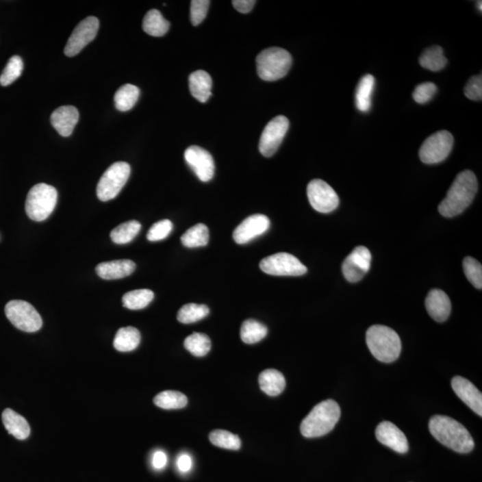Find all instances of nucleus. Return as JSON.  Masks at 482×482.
Returning a JSON list of instances; mask_svg holds the SVG:
<instances>
[{
  "label": "nucleus",
  "mask_w": 482,
  "mask_h": 482,
  "mask_svg": "<svg viewBox=\"0 0 482 482\" xmlns=\"http://www.w3.org/2000/svg\"><path fill=\"white\" fill-rule=\"evenodd\" d=\"M478 181L474 173L466 170L455 177L446 198L439 205V212L445 217H455L462 214L474 199Z\"/></svg>",
  "instance_id": "obj_1"
},
{
  "label": "nucleus",
  "mask_w": 482,
  "mask_h": 482,
  "mask_svg": "<svg viewBox=\"0 0 482 482\" xmlns=\"http://www.w3.org/2000/svg\"><path fill=\"white\" fill-rule=\"evenodd\" d=\"M429 429L437 442L452 451L467 454L474 448V442L470 432L451 417L434 416L429 422Z\"/></svg>",
  "instance_id": "obj_2"
},
{
  "label": "nucleus",
  "mask_w": 482,
  "mask_h": 482,
  "mask_svg": "<svg viewBox=\"0 0 482 482\" xmlns=\"http://www.w3.org/2000/svg\"><path fill=\"white\" fill-rule=\"evenodd\" d=\"M340 407L332 399L319 403L305 417L301 425V431L305 437L325 436L333 430L340 418Z\"/></svg>",
  "instance_id": "obj_3"
},
{
  "label": "nucleus",
  "mask_w": 482,
  "mask_h": 482,
  "mask_svg": "<svg viewBox=\"0 0 482 482\" xmlns=\"http://www.w3.org/2000/svg\"><path fill=\"white\" fill-rule=\"evenodd\" d=\"M366 343L373 357L382 363H392L401 353V338L388 326H371L366 332Z\"/></svg>",
  "instance_id": "obj_4"
},
{
  "label": "nucleus",
  "mask_w": 482,
  "mask_h": 482,
  "mask_svg": "<svg viewBox=\"0 0 482 482\" xmlns=\"http://www.w3.org/2000/svg\"><path fill=\"white\" fill-rule=\"evenodd\" d=\"M255 61L258 75L266 81H275L285 77L292 66V55L281 48L264 49Z\"/></svg>",
  "instance_id": "obj_5"
},
{
  "label": "nucleus",
  "mask_w": 482,
  "mask_h": 482,
  "mask_svg": "<svg viewBox=\"0 0 482 482\" xmlns=\"http://www.w3.org/2000/svg\"><path fill=\"white\" fill-rule=\"evenodd\" d=\"M57 202L58 191L54 187L46 183L35 185L26 199V214L34 221H44L54 211Z\"/></svg>",
  "instance_id": "obj_6"
},
{
  "label": "nucleus",
  "mask_w": 482,
  "mask_h": 482,
  "mask_svg": "<svg viewBox=\"0 0 482 482\" xmlns=\"http://www.w3.org/2000/svg\"><path fill=\"white\" fill-rule=\"evenodd\" d=\"M130 175V164L125 162H116L112 164L99 180L97 187L98 198L104 202L116 198L125 187Z\"/></svg>",
  "instance_id": "obj_7"
},
{
  "label": "nucleus",
  "mask_w": 482,
  "mask_h": 482,
  "mask_svg": "<svg viewBox=\"0 0 482 482\" xmlns=\"http://www.w3.org/2000/svg\"><path fill=\"white\" fill-rule=\"evenodd\" d=\"M5 312L12 325L21 331L35 332L42 327V319L30 303L12 301L5 305Z\"/></svg>",
  "instance_id": "obj_8"
},
{
  "label": "nucleus",
  "mask_w": 482,
  "mask_h": 482,
  "mask_svg": "<svg viewBox=\"0 0 482 482\" xmlns=\"http://www.w3.org/2000/svg\"><path fill=\"white\" fill-rule=\"evenodd\" d=\"M454 145V137L448 131L435 132L422 143L419 151L422 163L434 164L440 163L448 157Z\"/></svg>",
  "instance_id": "obj_9"
},
{
  "label": "nucleus",
  "mask_w": 482,
  "mask_h": 482,
  "mask_svg": "<svg viewBox=\"0 0 482 482\" xmlns=\"http://www.w3.org/2000/svg\"><path fill=\"white\" fill-rule=\"evenodd\" d=\"M259 266L262 272L275 276H301L307 272V267L289 253H277L264 258Z\"/></svg>",
  "instance_id": "obj_10"
},
{
  "label": "nucleus",
  "mask_w": 482,
  "mask_h": 482,
  "mask_svg": "<svg viewBox=\"0 0 482 482\" xmlns=\"http://www.w3.org/2000/svg\"><path fill=\"white\" fill-rule=\"evenodd\" d=\"M289 126V120L283 116H276L267 123L259 142V151L264 157H270L275 154L286 136Z\"/></svg>",
  "instance_id": "obj_11"
},
{
  "label": "nucleus",
  "mask_w": 482,
  "mask_h": 482,
  "mask_svg": "<svg viewBox=\"0 0 482 482\" xmlns=\"http://www.w3.org/2000/svg\"><path fill=\"white\" fill-rule=\"evenodd\" d=\"M307 196L312 207L320 213H331L339 207L340 199L337 193L327 182L318 179L308 184Z\"/></svg>",
  "instance_id": "obj_12"
},
{
  "label": "nucleus",
  "mask_w": 482,
  "mask_h": 482,
  "mask_svg": "<svg viewBox=\"0 0 482 482\" xmlns=\"http://www.w3.org/2000/svg\"><path fill=\"white\" fill-rule=\"evenodd\" d=\"M99 28V21L95 16H89L82 20L67 41L64 54L67 57H75L82 49L95 39Z\"/></svg>",
  "instance_id": "obj_13"
},
{
  "label": "nucleus",
  "mask_w": 482,
  "mask_h": 482,
  "mask_svg": "<svg viewBox=\"0 0 482 482\" xmlns=\"http://www.w3.org/2000/svg\"><path fill=\"white\" fill-rule=\"evenodd\" d=\"M372 255L366 246L355 248L342 264V272L346 280L355 283L362 280L371 267Z\"/></svg>",
  "instance_id": "obj_14"
},
{
  "label": "nucleus",
  "mask_w": 482,
  "mask_h": 482,
  "mask_svg": "<svg viewBox=\"0 0 482 482\" xmlns=\"http://www.w3.org/2000/svg\"><path fill=\"white\" fill-rule=\"evenodd\" d=\"M184 158L199 180L207 182L214 175V162L212 155L199 146H190L184 153Z\"/></svg>",
  "instance_id": "obj_15"
},
{
  "label": "nucleus",
  "mask_w": 482,
  "mask_h": 482,
  "mask_svg": "<svg viewBox=\"0 0 482 482\" xmlns=\"http://www.w3.org/2000/svg\"><path fill=\"white\" fill-rule=\"evenodd\" d=\"M270 228V220L264 214H254L240 223L233 231V240L238 244L249 243Z\"/></svg>",
  "instance_id": "obj_16"
},
{
  "label": "nucleus",
  "mask_w": 482,
  "mask_h": 482,
  "mask_svg": "<svg viewBox=\"0 0 482 482\" xmlns=\"http://www.w3.org/2000/svg\"><path fill=\"white\" fill-rule=\"evenodd\" d=\"M375 435L379 442L399 454H405L409 449L404 432L392 422H381L376 428Z\"/></svg>",
  "instance_id": "obj_17"
},
{
  "label": "nucleus",
  "mask_w": 482,
  "mask_h": 482,
  "mask_svg": "<svg viewBox=\"0 0 482 482\" xmlns=\"http://www.w3.org/2000/svg\"><path fill=\"white\" fill-rule=\"evenodd\" d=\"M452 389L455 395L462 401L464 404L468 405L470 408L477 414L479 416H482V395L480 390L477 389L467 379L455 376L452 379Z\"/></svg>",
  "instance_id": "obj_18"
},
{
  "label": "nucleus",
  "mask_w": 482,
  "mask_h": 482,
  "mask_svg": "<svg viewBox=\"0 0 482 482\" xmlns=\"http://www.w3.org/2000/svg\"><path fill=\"white\" fill-rule=\"evenodd\" d=\"M425 307L431 318L436 322H445L451 316V299L443 290H431L426 298Z\"/></svg>",
  "instance_id": "obj_19"
},
{
  "label": "nucleus",
  "mask_w": 482,
  "mask_h": 482,
  "mask_svg": "<svg viewBox=\"0 0 482 482\" xmlns=\"http://www.w3.org/2000/svg\"><path fill=\"white\" fill-rule=\"evenodd\" d=\"M51 120L53 127L61 136L69 137L77 125L79 112L73 105H63L53 112Z\"/></svg>",
  "instance_id": "obj_20"
},
{
  "label": "nucleus",
  "mask_w": 482,
  "mask_h": 482,
  "mask_svg": "<svg viewBox=\"0 0 482 482\" xmlns=\"http://www.w3.org/2000/svg\"><path fill=\"white\" fill-rule=\"evenodd\" d=\"M136 264L131 260L104 262L96 267L99 277L104 280H117L127 277L134 272Z\"/></svg>",
  "instance_id": "obj_21"
},
{
  "label": "nucleus",
  "mask_w": 482,
  "mask_h": 482,
  "mask_svg": "<svg viewBox=\"0 0 482 482\" xmlns=\"http://www.w3.org/2000/svg\"><path fill=\"white\" fill-rule=\"evenodd\" d=\"M189 85L191 95L199 102L205 103L212 96L213 81L205 71L199 70L191 73Z\"/></svg>",
  "instance_id": "obj_22"
},
{
  "label": "nucleus",
  "mask_w": 482,
  "mask_h": 482,
  "mask_svg": "<svg viewBox=\"0 0 482 482\" xmlns=\"http://www.w3.org/2000/svg\"><path fill=\"white\" fill-rule=\"evenodd\" d=\"M2 421L8 433L13 435L17 440L27 439L31 433L30 425L25 417L8 408L2 414Z\"/></svg>",
  "instance_id": "obj_23"
},
{
  "label": "nucleus",
  "mask_w": 482,
  "mask_h": 482,
  "mask_svg": "<svg viewBox=\"0 0 482 482\" xmlns=\"http://www.w3.org/2000/svg\"><path fill=\"white\" fill-rule=\"evenodd\" d=\"M258 381L262 392L270 396L280 395L286 387L283 375L275 369L264 370L260 373Z\"/></svg>",
  "instance_id": "obj_24"
},
{
  "label": "nucleus",
  "mask_w": 482,
  "mask_h": 482,
  "mask_svg": "<svg viewBox=\"0 0 482 482\" xmlns=\"http://www.w3.org/2000/svg\"><path fill=\"white\" fill-rule=\"evenodd\" d=\"M375 79L371 75L361 78L355 91V105L360 112L366 113L371 110L372 96L375 90Z\"/></svg>",
  "instance_id": "obj_25"
},
{
  "label": "nucleus",
  "mask_w": 482,
  "mask_h": 482,
  "mask_svg": "<svg viewBox=\"0 0 482 482\" xmlns=\"http://www.w3.org/2000/svg\"><path fill=\"white\" fill-rule=\"evenodd\" d=\"M143 30L153 37H162L166 34L170 28V23L164 18L160 11L151 10L144 17Z\"/></svg>",
  "instance_id": "obj_26"
},
{
  "label": "nucleus",
  "mask_w": 482,
  "mask_h": 482,
  "mask_svg": "<svg viewBox=\"0 0 482 482\" xmlns=\"http://www.w3.org/2000/svg\"><path fill=\"white\" fill-rule=\"evenodd\" d=\"M140 343V333L136 328H120L114 340V346L120 352H130L138 348Z\"/></svg>",
  "instance_id": "obj_27"
},
{
  "label": "nucleus",
  "mask_w": 482,
  "mask_h": 482,
  "mask_svg": "<svg viewBox=\"0 0 482 482\" xmlns=\"http://www.w3.org/2000/svg\"><path fill=\"white\" fill-rule=\"evenodd\" d=\"M419 63L423 68L430 70L431 72H439L445 68L448 64V60L444 55L442 47L433 46L422 52L419 58Z\"/></svg>",
  "instance_id": "obj_28"
},
{
  "label": "nucleus",
  "mask_w": 482,
  "mask_h": 482,
  "mask_svg": "<svg viewBox=\"0 0 482 482\" xmlns=\"http://www.w3.org/2000/svg\"><path fill=\"white\" fill-rule=\"evenodd\" d=\"M140 93L139 88L135 85H123L114 95L116 107L120 112L131 110L139 99Z\"/></svg>",
  "instance_id": "obj_29"
},
{
  "label": "nucleus",
  "mask_w": 482,
  "mask_h": 482,
  "mask_svg": "<svg viewBox=\"0 0 482 482\" xmlns=\"http://www.w3.org/2000/svg\"><path fill=\"white\" fill-rule=\"evenodd\" d=\"M181 243L186 248L193 249L205 246L210 241V230L207 226L199 223L191 227L181 236Z\"/></svg>",
  "instance_id": "obj_30"
},
{
  "label": "nucleus",
  "mask_w": 482,
  "mask_h": 482,
  "mask_svg": "<svg viewBox=\"0 0 482 482\" xmlns=\"http://www.w3.org/2000/svg\"><path fill=\"white\" fill-rule=\"evenodd\" d=\"M268 333L266 326L255 320L249 319L242 323L240 328V338L246 344H255L261 342Z\"/></svg>",
  "instance_id": "obj_31"
},
{
  "label": "nucleus",
  "mask_w": 482,
  "mask_h": 482,
  "mask_svg": "<svg viewBox=\"0 0 482 482\" xmlns=\"http://www.w3.org/2000/svg\"><path fill=\"white\" fill-rule=\"evenodd\" d=\"M154 299V293L151 290H135L123 296V304L130 310H140L148 307Z\"/></svg>",
  "instance_id": "obj_32"
},
{
  "label": "nucleus",
  "mask_w": 482,
  "mask_h": 482,
  "mask_svg": "<svg viewBox=\"0 0 482 482\" xmlns=\"http://www.w3.org/2000/svg\"><path fill=\"white\" fill-rule=\"evenodd\" d=\"M155 405L163 409H181L188 404L187 396L180 392L166 390L160 392L154 398Z\"/></svg>",
  "instance_id": "obj_33"
},
{
  "label": "nucleus",
  "mask_w": 482,
  "mask_h": 482,
  "mask_svg": "<svg viewBox=\"0 0 482 482\" xmlns=\"http://www.w3.org/2000/svg\"><path fill=\"white\" fill-rule=\"evenodd\" d=\"M141 225L138 221H129L122 223L111 231L110 237L113 242L123 245L131 242L139 234Z\"/></svg>",
  "instance_id": "obj_34"
},
{
  "label": "nucleus",
  "mask_w": 482,
  "mask_h": 482,
  "mask_svg": "<svg viewBox=\"0 0 482 482\" xmlns=\"http://www.w3.org/2000/svg\"><path fill=\"white\" fill-rule=\"evenodd\" d=\"M184 346L195 357H205L210 353L212 344L207 335L194 332L184 340Z\"/></svg>",
  "instance_id": "obj_35"
},
{
  "label": "nucleus",
  "mask_w": 482,
  "mask_h": 482,
  "mask_svg": "<svg viewBox=\"0 0 482 482\" xmlns=\"http://www.w3.org/2000/svg\"><path fill=\"white\" fill-rule=\"evenodd\" d=\"M210 314V308L205 305L187 304L184 305L178 312V321L190 325L204 319Z\"/></svg>",
  "instance_id": "obj_36"
},
{
  "label": "nucleus",
  "mask_w": 482,
  "mask_h": 482,
  "mask_svg": "<svg viewBox=\"0 0 482 482\" xmlns=\"http://www.w3.org/2000/svg\"><path fill=\"white\" fill-rule=\"evenodd\" d=\"M210 440L213 445L229 451H239L241 446L239 436L227 431L214 430L211 432Z\"/></svg>",
  "instance_id": "obj_37"
},
{
  "label": "nucleus",
  "mask_w": 482,
  "mask_h": 482,
  "mask_svg": "<svg viewBox=\"0 0 482 482\" xmlns=\"http://www.w3.org/2000/svg\"><path fill=\"white\" fill-rule=\"evenodd\" d=\"M23 70V62L19 55H14L8 61L2 75H0V84L8 86L18 79Z\"/></svg>",
  "instance_id": "obj_38"
},
{
  "label": "nucleus",
  "mask_w": 482,
  "mask_h": 482,
  "mask_svg": "<svg viewBox=\"0 0 482 482\" xmlns=\"http://www.w3.org/2000/svg\"><path fill=\"white\" fill-rule=\"evenodd\" d=\"M464 272L467 279L476 288L482 289V266L480 262L471 257L464 258L463 262Z\"/></svg>",
  "instance_id": "obj_39"
},
{
  "label": "nucleus",
  "mask_w": 482,
  "mask_h": 482,
  "mask_svg": "<svg viewBox=\"0 0 482 482\" xmlns=\"http://www.w3.org/2000/svg\"><path fill=\"white\" fill-rule=\"evenodd\" d=\"M210 1L193 0L190 2V22L194 26L199 25L207 16Z\"/></svg>",
  "instance_id": "obj_40"
},
{
  "label": "nucleus",
  "mask_w": 482,
  "mask_h": 482,
  "mask_svg": "<svg viewBox=\"0 0 482 482\" xmlns=\"http://www.w3.org/2000/svg\"><path fill=\"white\" fill-rule=\"evenodd\" d=\"M437 93V86L433 82H423L414 90L413 98L418 104H426L431 101Z\"/></svg>",
  "instance_id": "obj_41"
},
{
  "label": "nucleus",
  "mask_w": 482,
  "mask_h": 482,
  "mask_svg": "<svg viewBox=\"0 0 482 482\" xmlns=\"http://www.w3.org/2000/svg\"><path fill=\"white\" fill-rule=\"evenodd\" d=\"M173 226V223L170 220H162V221L152 225L147 238L149 241H160L166 239L171 233Z\"/></svg>",
  "instance_id": "obj_42"
},
{
  "label": "nucleus",
  "mask_w": 482,
  "mask_h": 482,
  "mask_svg": "<svg viewBox=\"0 0 482 482\" xmlns=\"http://www.w3.org/2000/svg\"><path fill=\"white\" fill-rule=\"evenodd\" d=\"M464 95L467 99L474 101H481L482 99V76H472L464 88Z\"/></svg>",
  "instance_id": "obj_43"
},
{
  "label": "nucleus",
  "mask_w": 482,
  "mask_h": 482,
  "mask_svg": "<svg viewBox=\"0 0 482 482\" xmlns=\"http://www.w3.org/2000/svg\"><path fill=\"white\" fill-rule=\"evenodd\" d=\"M176 464H177L179 471L183 473L189 472L192 469V457L190 455L186 454V453H183V454L179 455Z\"/></svg>",
  "instance_id": "obj_44"
},
{
  "label": "nucleus",
  "mask_w": 482,
  "mask_h": 482,
  "mask_svg": "<svg viewBox=\"0 0 482 482\" xmlns=\"http://www.w3.org/2000/svg\"><path fill=\"white\" fill-rule=\"evenodd\" d=\"M255 0H234L232 1L235 10L241 14H248L253 10L255 5Z\"/></svg>",
  "instance_id": "obj_45"
},
{
  "label": "nucleus",
  "mask_w": 482,
  "mask_h": 482,
  "mask_svg": "<svg viewBox=\"0 0 482 482\" xmlns=\"http://www.w3.org/2000/svg\"><path fill=\"white\" fill-rule=\"evenodd\" d=\"M152 464L155 469H164L167 464V457L166 453L163 451L155 452L154 455H153Z\"/></svg>",
  "instance_id": "obj_46"
},
{
  "label": "nucleus",
  "mask_w": 482,
  "mask_h": 482,
  "mask_svg": "<svg viewBox=\"0 0 482 482\" xmlns=\"http://www.w3.org/2000/svg\"><path fill=\"white\" fill-rule=\"evenodd\" d=\"M481 4H482L481 1L477 2V7H478L479 10H480L481 13V10H482Z\"/></svg>",
  "instance_id": "obj_47"
}]
</instances>
